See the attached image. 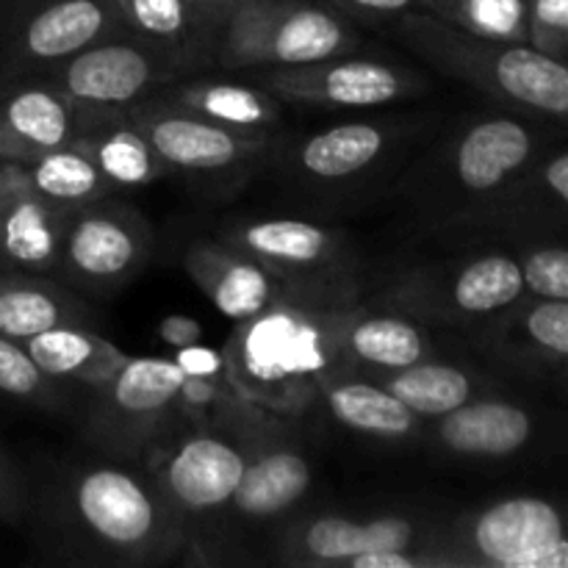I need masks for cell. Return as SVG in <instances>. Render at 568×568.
I'll return each mask as SVG.
<instances>
[{
	"instance_id": "cell-22",
	"label": "cell",
	"mask_w": 568,
	"mask_h": 568,
	"mask_svg": "<svg viewBox=\"0 0 568 568\" xmlns=\"http://www.w3.org/2000/svg\"><path fill=\"white\" fill-rule=\"evenodd\" d=\"M72 142L94 161L114 189L148 186L170 172L131 120L128 109L81 105V131Z\"/></svg>"
},
{
	"instance_id": "cell-26",
	"label": "cell",
	"mask_w": 568,
	"mask_h": 568,
	"mask_svg": "<svg viewBox=\"0 0 568 568\" xmlns=\"http://www.w3.org/2000/svg\"><path fill=\"white\" fill-rule=\"evenodd\" d=\"M497 353L516 364L564 366L568 355V300H541L521 294L510 308L491 316L486 333Z\"/></svg>"
},
{
	"instance_id": "cell-14",
	"label": "cell",
	"mask_w": 568,
	"mask_h": 568,
	"mask_svg": "<svg viewBox=\"0 0 568 568\" xmlns=\"http://www.w3.org/2000/svg\"><path fill=\"white\" fill-rule=\"evenodd\" d=\"M436 525H422L419 519H410V516L349 519V516L322 514L300 521L281 538L277 560L288 566L344 568L347 560L381 552V549H436Z\"/></svg>"
},
{
	"instance_id": "cell-30",
	"label": "cell",
	"mask_w": 568,
	"mask_h": 568,
	"mask_svg": "<svg viewBox=\"0 0 568 568\" xmlns=\"http://www.w3.org/2000/svg\"><path fill=\"white\" fill-rule=\"evenodd\" d=\"M331 416L355 433L381 442H408L419 433L422 419L405 408L392 392L364 375H338L320 388Z\"/></svg>"
},
{
	"instance_id": "cell-7",
	"label": "cell",
	"mask_w": 568,
	"mask_h": 568,
	"mask_svg": "<svg viewBox=\"0 0 568 568\" xmlns=\"http://www.w3.org/2000/svg\"><path fill=\"white\" fill-rule=\"evenodd\" d=\"M183 377L172 358H128L111 381L94 388L87 438L116 458L148 455L178 425Z\"/></svg>"
},
{
	"instance_id": "cell-31",
	"label": "cell",
	"mask_w": 568,
	"mask_h": 568,
	"mask_svg": "<svg viewBox=\"0 0 568 568\" xmlns=\"http://www.w3.org/2000/svg\"><path fill=\"white\" fill-rule=\"evenodd\" d=\"M369 377L381 383L386 392H392L419 419L430 422L442 419L458 405L469 403L477 392V383L469 372L430 358H422L416 364L403 366V369L375 372Z\"/></svg>"
},
{
	"instance_id": "cell-10",
	"label": "cell",
	"mask_w": 568,
	"mask_h": 568,
	"mask_svg": "<svg viewBox=\"0 0 568 568\" xmlns=\"http://www.w3.org/2000/svg\"><path fill=\"white\" fill-rule=\"evenodd\" d=\"M178 75L181 72L148 44L128 33H114L67 55L59 64L44 67L33 78L48 81L78 105L131 109L166 83L178 81Z\"/></svg>"
},
{
	"instance_id": "cell-5",
	"label": "cell",
	"mask_w": 568,
	"mask_h": 568,
	"mask_svg": "<svg viewBox=\"0 0 568 568\" xmlns=\"http://www.w3.org/2000/svg\"><path fill=\"white\" fill-rule=\"evenodd\" d=\"M358 44L353 20L327 0H253L220 28L214 64L233 72L300 67Z\"/></svg>"
},
{
	"instance_id": "cell-25",
	"label": "cell",
	"mask_w": 568,
	"mask_h": 568,
	"mask_svg": "<svg viewBox=\"0 0 568 568\" xmlns=\"http://www.w3.org/2000/svg\"><path fill=\"white\" fill-rule=\"evenodd\" d=\"M342 355L347 375L369 377L427 358L430 344L414 316L355 305L344 322Z\"/></svg>"
},
{
	"instance_id": "cell-2",
	"label": "cell",
	"mask_w": 568,
	"mask_h": 568,
	"mask_svg": "<svg viewBox=\"0 0 568 568\" xmlns=\"http://www.w3.org/2000/svg\"><path fill=\"white\" fill-rule=\"evenodd\" d=\"M61 519L72 541L109 564H164L186 538V521L164 503L150 475L116 460L70 471Z\"/></svg>"
},
{
	"instance_id": "cell-41",
	"label": "cell",
	"mask_w": 568,
	"mask_h": 568,
	"mask_svg": "<svg viewBox=\"0 0 568 568\" xmlns=\"http://www.w3.org/2000/svg\"><path fill=\"white\" fill-rule=\"evenodd\" d=\"M194 3H197L200 11L209 17L211 26L220 31V28L225 26V22L231 20L239 9H244V6L253 3V0H194Z\"/></svg>"
},
{
	"instance_id": "cell-39",
	"label": "cell",
	"mask_w": 568,
	"mask_h": 568,
	"mask_svg": "<svg viewBox=\"0 0 568 568\" xmlns=\"http://www.w3.org/2000/svg\"><path fill=\"white\" fill-rule=\"evenodd\" d=\"M344 11L347 17H375V20H394V17L405 14V11L419 9V0H327Z\"/></svg>"
},
{
	"instance_id": "cell-9",
	"label": "cell",
	"mask_w": 568,
	"mask_h": 568,
	"mask_svg": "<svg viewBox=\"0 0 568 568\" xmlns=\"http://www.w3.org/2000/svg\"><path fill=\"white\" fill-rule=\"evenodd\" d=\"M114 33H125L114 0H0V48L11 72L37 75Z\"/></svg>"
},
{
	"instance_id": "cell-20",
	"label": "cell",
	"mask_w": 568,
	"mask_h": 568,
	"mask_svg": "<svg viewBox=\"0 0 568 568\" xmlns=\"http://www.w3.org/2000/svg\"><path fill=\"white\" fill-rule=\"evenodd\" d=\"M128 37L148 44L178 72L214 64L216 28L194 0H114Z\"/></svg>"
},
{
	"instance_id": "cell-1",
	"label": "cell",
	"mask_w": 568,
	"mask_h": 568,
	"mask_svg": "<svg viewBox=\"0 0 568 568\" xmlns=\"http://www.w3.org/2000/svg\"><path fill=\"white\" fill-rule=\"evenodd\" d=\"M353 308L347 286L283 283L261 314L236 322L220 349L239 397L277 419L303 414L327 381L347 375L342 331Z\"/></svg>"
},
{
	"instance_id": "cell-40",
	"label": "cell",
	"mask_w": 568,
	"mask_h": 568,
	"mask_svg": "<svg viewBox=\"0 0 568 568\" xmlns=\"http://www.w3.org/2000/svg\"><path fill=\"white\" fill-rule=\"evenodd\" d=\"M159 336L166 347L181 349V347H189V344H200V338H203V327H200V322L192 320V316L172 314L159 322Z\"/></svg>"
},
{
	"instance_id": "cell-21",
	"label": "cell",
	"mask_w": 568,
	"mask_h": 568,
	"mask_svg": "<svg viewBox=\"0 0 568 568\" xmlns=\"http://www.w3.org/2000/svg\"><path fill=\"white\" fill-rule=\"evenodd\" d=\"M183 270L231 322L261 314L283 288L281 277L227 242H194L183 253Z\"/></svg>"
},
{
	"instance_id": "cell-27",
	"label": "cell",
	"mask_w": 568,
	"mask_h": 568,
	"mask_svg": "<svg viewBox=\"0 0 568 568\" xmlns=\"http://www.w3.org/2000/svg\"><path fill=\"white\" fill-rule=\"evenodd\" d=\"M92 311L72 292L37 272L0 270V336L26 342L59 325H87Z\"/></svg>"
},
{
	"instance_id": "cell-33",
	"label": "cell",
	"mask_w": 568,
	"mask_h": 568,
	"mask_svg": "<svg viewBox=\"0 0 568 568\" xmlns=\"http://www.w3.org/2000/svg\"><path fill=\"white\" fill-rule=\"evenodd\" d=\"M419 9L475 37L527 44V0H419Z\"/></svg>"
},
{
	"instance_id": "cell-11",
	"label": "cell",
	"mask_w": 568,
	"mask_h": 568,
	"mask_svg": "<svg viewBox=\"0 0 568 568\" xmlns=\"http://www.w3.org/2000/svg\"><path fill=\"white\" fill-rule=\"evenodd\" d=\"M253 72L250 81L264 87L281 100L322 109H377L397 103L419 92L422 75L392 61L366 59V55H333L300 67H266Z\"/></svg>"
},
{
	"instance_id": "cell-15",
	"label": "cell",
	"mask_w": 568,
	"mask_h": 568,
	"mask_svg": "<svg viewBox=\"0 0 568 568\" xmlns=\"http://www.w3.org/2000/svg\"><path fill=\"white\" fill-rule=\"evenodd\" d=\"M227 244L264 264L283 283L297 286H344L347 275L344 239L331 227L292 216L239 222L227 231Z\"/></svg>"
},
{
	"instance_id": "cell-29",
	"label": "cell",
	"mask_w": 568,
	"mask_h": 568,
	"mask_svg": "<svg viewBox=\"0 0 568 568\" xmlns=\"http://www.w3.org/2000/svg\"><path fill=\"white\" fill-rule=\"evenodd\" d=\"M394 131L381 122H342L314 133L294 150V166L303 178L320 183H342L392 153Z\"/></svg>"
},
{
	"instance_id": "cell-16",
	"label": "cell",
	"mask_w": 568,
	"mask_h": 568,
	"mask_svg": "<svg viewBox=\"0 0 568 568\" xmlns=\"http://www.w3.org/2000/svg\"><path fill=\"white\" fill-rule=\"evenodd\" d=\"M72 214L37 192L26 164L0 161V270H61Z\"/></svg>"
},
{
	"instance_id": "cell-37",
	"label": "cell",
	"mask_w": 568,
	"mask_h": 568,
	"mask_svg": "<svg viewBox=\"0 0 568 568\" xmlns=\"http://www.w3.org/2000/svg\"><path fill=\"white\" fill-rule=\"evenodd\" d=\"M28 510V491L14 458L0 447V521L17 525Z\"/></svg>"
},
{
	"instance_id": "cell-19",
	"label": "cell",
	"mask_w": 568,
	"mask_h": 568,
	"mask_svg": "<svg viewBox=\"0 0 568 568\" xmlns=\"http://www.w3.org/2000/svg\"><path fill=\"white\" fill-rule=\"evenodd\" d=\"M81 131V105L42 78L17 83L0 100V161L31 164Z\"/></svg>"
},
{
	"instance_id": "cell-35",
	"label": "cell",
	"mask_w": 568,
	"mask_h": 568,
	"mask_svg": "<svg viewBox=\"0 0 568 568\" xmlns=\"http://www.w3.org/2000/svg\"><path fill=\"white\" fill-rule=\"evenodd\" d=\"M525 297L568 300V250L564 244H538L519 261Z\"/></svg>"
},
{
	"instance_id": "cell-36",
	"label": "cell",
	"mask_w": 568,
	"mask_h": 568,
	"mask_svg": "<svg viewBox=\"0 0 568 568\" xmlns=\"http://www.w3.org/2000/svg\"><path fill=\"white\" fill-rule=\"evenodd\" d=\"M527 44L549 59L566 61L568 0H527Z\"/></svg>"
},
{
	"instance_id": "cell-13",
	"label": "cell",
	"mask_w": 568,
	"mask_h": 568,
	"mask_svg": "<svg viewBox=\"0 0 568 568\" xmlns=\"http://www.w3.org/2000/svg\"><path fill=\"white\" fill-rule=\"evenodd\" d=\"M150 244L153 233L136 209L100 200L72 214L61 270L94 288L120 286L148 261Z\"/></svg>"
},
{
	"instance_id": "cell-12",
	"label": "cell",
	"mask_w": 568,
	"mask_h": 568,
	"mask_svg": "<svg viewBox=\"0 0 568 568\" xmlns=\"http://www.w3.org/2000/svg\"><path fill=\"white\" fill-rule=\"evenodd\" d=\"M166 170L225 172L258 159L272 148L270 133H244L183 111L159 98H144L128 109Z\"/></svg>"
},
{
	"instance_id": "cell-4",
	"label": "cell",
	"mask_w": 568,
	"mask_h": 568,
	"mask_svg": "<svg viewBox=\"0 0 568 568\" xmlns=\"http://www.w3.org/2000/svg\"><path fill=\"white\" fill-rule=\"evenodd\" d=\"M277 416L255 410L231 425L178 422L148 449L150 480L164 503L181 516H209L225 510L247 466L250 449L277 425Z\"/></svg>"
},
{
	"instance_id": "cell-18",
	"label": "cell",
	"mask_w": 568,
	"mask_h": 568,
	"mask_svg": "<svg viewBox=\"0 0 568 568\" xmlns=\"http://www.w3.org/2000/svg\"><path fill=\"white\" fill-rule=\"evenodd\" d=\"M314 471L303 449L283 436L277 422L250 449L247 466L227 510L242 521H272L288 514L308 494Z\"/></svg>"
},
{
	"instance_id": "cell-38",
	"label": "cell",
	"mask_w": 568,
	"mask_h": 568,
	"mask_svg": "<svg viewBox=\"0 0 568 568\" xmlns=\"http://www.w3.org/2000/svg\"><path fill=\"white\" fill-rule=\"evenodd\" d=\"M178 366L183 369V375L189 377H225V358H222L220 349L203 347V344H189V347L175 349L172 355Z\"/></svg>"
},
{
	"instance_id": "cell-24",
	"label": "cell",
	"mask_w": 568,
	"mask_h": 568,
	"mask_svg": "<svg viewBox=\"0 0 568 568\" xmlns=\"http://www.w3.org/2000/svg\"><path fill=\"white\" fill-rule=\"evenodd\" d=\"M532 438V416L508 399H477L436 419V442L464 458H510Z\"/></svg>"
},
{
	"instance_id": "cell-17",
	"label": "cell",
	"mask_w": 568,
	"mask_h": 568,
	"mask_svg": "<svg viewBox=\"0 0 568 568\" xmlns=\"http://www.w3.org/2000/svg\"><path fill=\"white\" fill-rule=\"evenodd\" d=\"M538 159L541 139L525 120L508 114L483 116L466 125L447 148V181L469 205L519 178Z\"/></svg>"
},
{
	"instance_id": "cell-34",
	"label": "cell",
	"mask_w": 568,
	"mask_h": 568,
	"mask_svg": "<svg viewBox=\"0 0 568 568\" xmlns=\"http://www.w3.org/2000/svg\"><path fill=\"white\" fill-rule=\"evenodd\" d=\"M0 394L42 408H59L64 399L59 383L39 372L20 342L6 336H0Z\"/></svg>"
},
{
	"instance_id": "cell-23",
	"label": "cell",
	"mask_w": 568,
	"mask_h": 568,
	"mask_svg": "<svg viewBox=\"0 0 568 568\" xmlns=\"http://www.w3.org/2000/svg\"><path fill=\"white\" fill-rule=\"evenodd\" d=\"M150 98L244 133H272L283 116L281 98L255 81L236 78H189L181 83H166Z\"/></svg>"
},
{
	"instance_id": "cell-28",
	"label": "cell",
	"mask_w": 568,
	"mask_h": 568,
	"mask_svg": "<svg viewBox=\"0 0 568 568\" xmlns=\"http://www.w3.org/2000/svg\"><path fill=\"white\" fill-rule=\"evenodd\" d=\"M28 358L39 366L42 375L55 383H78L87 388H100L116 375L128 355L114 342L89 325H59L20 342Z\"/></svg>"
},
{
	"instance_id": "cell-3",
	"label": "cell",
	"mask_w": 568,
	"mask_h": 568,
	"mask_svg": "<svg viewBox=\"0 0 568 568\" xmlns=\"http://www.w3.org/2000/svg\"><path fill=\"white\" fill-rule=\"evenodd\" d=\"M394 33L444 75L532 116L566 120V61L549 59L530 44L475 37L422 9L394 17Z\"/></svg>"
},
{
	"instance_id": "cell-6",
	"label": "cell",
	"mask_w": 568,
	"mask_h": 568,
	"mask_svg": "<svg viewBox=\"0 0 568 568\" xmlns=\"http://www.w3.org/2000/svg\"><path fill=\"white\" fill-rule=\"evenodd\" d=\"M455 568H568L564 514L544 497H508L438 527Z\"/></svg>"
},
{
	"instance_id": "cell-8",
	"label": "cell",
	"mask_w": 568,
	"mask_h": 568,
	"mask_svg": "<svg viewBox=\"0 0 568 568\" xmlns=\"http://www.w3.org/2000/svg\"><path fill=\"white\" fill-rule=\"evenodd\" d=\"M525 294L519 258L510 253H480L469 261L422 266L399 277L388 297L414 320L471 325L491 320Z\"/></svg>"
},
{
	"instance_id": "cell-32",
	"label": "cell",
	"mask_w": 568,
	"mask_h": 568,
	"mask_svg": "<svg viewBox=\"0 0 568 568\" xmlns=\"http://www.w3.org/2000/svg\"><path fill=\"white\" fill-rule=\"evenodd\" d=\"M26 170L37 192L50 203L61 205V209L78 211L83 205L100 203L111 192H116L75 142L48 150L39 159H33L31 164H26Z\"/></svg>"
}]
</instances>
